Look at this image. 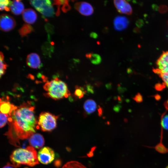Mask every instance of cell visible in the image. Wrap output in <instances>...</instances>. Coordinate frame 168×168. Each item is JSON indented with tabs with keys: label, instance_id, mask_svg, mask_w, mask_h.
<instances>
[{
	"label": "cell",
	"instance_id": "cell-1",
	"mask_svg": "<svg viewBox=\"0 0 168 168\" xmlns=\"http://www.w3.org/2000/svg\"><path fill=\"white\" fill-rule=\"evenodd\" d=\"M35 107L25 103L13 111L8 119L9 125L7 136L11 144L19 147V140L29 138L35 132L37 121L35 115Z\"/></svg>",
	"mask_w": 168,
	"mask_h": 168
},
{
	"label": "cell",
	"instance_id": "cell-2",
	"mask_svg": "<svg viewBox=\"0 0 168 168\" xmlns=\"http://www.w3.org/2000/svg\"><path fill=\"white\" fill-rule=\"evenodd\" d=\"M10 159L13 165L16 167L22 165L33 166L39 163L37 152L31 146L15 150L11 155Z\"/></svg>",
	"mask_w": 168,
	"mask_h": 168
},
{
	"label": "cell",
	"instance_id": "cell-3",
	"mask_svg": "<svg viewBox=\"0 0 168 168\" xmlns=\"http://www.w3.org/2000/svg\"><path fill=\"white\" fill-rule=\"evenodd\" d=\"M44 88L47 95L54 100L66 98L70 95L67 85L58 78L46 83Z\"/></svg>",
	"mask_w": 168,
	"mask_h": 168
},
{
	"label": "cell",
	"instance_id": "cell-4",
	"mask_svg": "<svg viewBox=\"0 0 168 168\" xmlns=\"http://www.w3.org/2000/svg\"><path fill=\"white\" fill-rule=\"evenodd\" d=\"M57 116L49 112H42L39 115L38 124L43 131H49L56 127Z\"/></svg>",
	"mask_w": 168,
	"mask_h": 168
},
{
	"label": "cell",
	"instance_id": "cell-5",
	"mask_svg": "<svg viewBox=\"0 0 168 168\" xmlns=\"http://www.w3.org/2000/svg\"><path fill=\"white\" fill-rule=\"evenodd\" d=\"M39 161L44 164L51 163L54 160L55 153L54 150L49 147L42 148L37 154Z\"/></svg>",
	"mask_w": 168,
	"mask_h": 168
},
{
	"label": "cell",
	"instance_id": "cell-6",
	"mask_svg": "<svg viewBox=\"0 0 168 168\" xmlns=\"http://www.w3.org/2000/svg\"><path fill=\"white\" fill-rule=\"evenodd\" d=\"M15 25V21L12 17L5 14L1 15L0 26L2 30L8 31L13 29Z\"/></svg>",
	"mask_w": 168,
	"mask_h": 168
},
{
	"label": "cell",
	"instance_id": "cell-7",
	"mask_svg": "<svg viewBox=\"0 0 168 168\" xmlns=\"http://www.w3.org/2000/svg\"><path fill=\"white\" fill-rule=\"evenodd\" d=\"M156 64L157 68L154 70V72H168V51L163 52L157 60Z\"/></svg>",
	"mask_w": 168,
	"mask_h": 168
},
{
	"label": "cell",
	"instance_id": "cell-8",
	"mask_svg": "<svg viewBox=\"0 0 168 168\" xmlns=\"http://www.w3.org/2000/svg\"><path fill=\"white\" fill-rule=\"evenodd\" d=\"M74 7L81 14L84 16L91 15L93 12L92 7L87 2H77L75 4Z\"/></svg>",
	"mask_w": 168,
	"mask_h": 168
},
{
	"label": "cell",
	"instance_id": "cell-9",
	"mask_svg": "<svg viewBox=\"0 0 168 168\" xmlns=\"http://www.w3.org/2000/svg\"><path fill=\"white\" fill-rule=\"evenodd\" d=\"M114 3L117 11L120 13L128 15L132 13V7L127 1L124 0L114 1Z\"/></svg>",
	"mask_w": 168,
	"mask_h": 168
},
{
	"label": "cell",
	"instance_id": "cell-10",
	"mask_svg": "<svg viewBox=\"0 0 168 168\" xmlns=\"http://www.w3.org/2000/svg\"><path fill=\"white\" fill-rule=\"evenodd\" d=\"M29 142L30 146L36 149L41 148L44 144L43 136L39 133H34L31 135L29 138Z\"/></svg>",
	"mask_w": 168,
	"mask_h": 168
},
{
	"label": "cell",
	"instance_id": "cell-11",
	"mask_svg": "<svg viewBox=\"0 0 168 168\" xmlns=\"http://www.w3.org/2000/svg\"><path fill=\"white\" fill-rule=\"evenodd\" d=\"M26 61L27 65L33 68H40L41 65L40 57L35 53H31L28 54L27 56Z\"/></svg>",
	"mask_w": 168,
	"mask_h": 168
},
{
	"label": "cell",
	"instance_id": "cell-12",
	"mask_svg": "<svg viewBox=\"0 0 168 168\" xmlns=\"http://www.w3.org/2000/svg\"><path fill=\"white\" fill-rule=\"evenodd\" d=\"M37 11L43 15L47 17L52 16L54 12L50 0H45Z\"/></svg>",
	"mask_w": 168,
	"mask_h": 168
},
{
	"label": "cell",
	"instance_id": "cell-13",
	"mask_svg": "<svg viewBox=\"0 0 168 168\" xmlns=\"http://www.w3.org/2000/svg\"><path fill=\"white\" fill-rule=\"evenodd\" d=\"M114 24L115 29L121 31L127 28L129 24V21L125 16H118L115 18Z\"/></svg>",
	"mask_w": 168,
	"mask_h": 168
},
{
	"label": "cell",
	"instance_id": "cell-14",
	"mask_svg": "<svg viewBox=\"0 0 168 168\" xmlns=\"http://www.w3.org/2000/svg\"><path fill=\"white\" fill-rule=\"evenodd\" d=\"M22 18L25 22L28 24L34 23L36 20L37 16L33 9L29 8L24 11L22 14Z\"/></svg>",
	"mask_w": 168,
	"mask_h": 168
},
{
	"label": "cell",
	"instance_id": "cell-15",
	"mask_svg": "<svg viewBox=\"0 0 168 168\" xmlns=\"http://www.w3.org/2000/svg\"><path fill=\"white\" fill-rule=\"evenodd\" d=\"M0 112L5 114L9 116L13 111L16 108L14 105L10 102L0 99Z\"/></svg>",
	"mask_w": 168,
	"mask_h": 168
},
{
	"label": "cell",
	"instance_id": "cell-16",
	"mask_svg": "<svg viewBox=\"0 0 168 168\" xmlns=\"http://www.w3.org/2000/svg\"><path fill=\"white\" fill-rule=\"evenodd\" d=\"M10 10L15 15H19L24 11V6L20 0H14L9 5Z\"/></svg>",
	"mask_w": 168,
	"mask_h": 168
},
{
	"label": "cell",
	"instance_id": "cell-17",
	"mask_svg": "<svg viewBox=\"0 0 168 168\" xmlns=\"http://www.w3.org/2000/svg\"><path fill=\"white\" fill-rule=\"evenodd\" d=\"M97 105L95 101L92 99H88L86 101L84 105L85 111L88 114H91L96 110Z\"/></svg>",
	"mask_w": 168,
	"mask_h": 168
},
{
	"label": "cell",
	"instance_id": "cell-18",
	"mask_svg": "<svg viewBox=\"0 0 168 168\" xmlns=\"http://www.w3.org/2000/svg\"><path fill=\"white\" fill-rule=\"evenodd\" d=\"M86 57L90 59L91 62L94 64H99L101 61L100 56L97 54L90 53L87 54Z\"/></svg>",
	"mask_w": 168,
	"mask_h": 168
},
{
	"label": "cell",
	"instance_id": "cell-19",
	"mask_svg": "<svg viewBox=\"0 0 168 168\" xmlns=\"http://www.w3.org/2000/svg\"><path fill=\"white\" fill-rule=\"evenodd\" d=\"M33 30V28L30 25L26 24L19 30V32L22 37H23L31 32Z\"/></svg>",
	"mask_w": 168,
	"mask_h": 168
},
{
	"label": "cell",
	"instance_id": "cell-20",
	"mask_svg": "<svg viewBox=\"0 0 168 168\" xmlns=\"http://www.w3.org/2000/svg\"><path fill=\"white\" fill-rule=\"evenodd\" d=\"M62 168H86L81 163L76 161H71L67 162Z\"/></svg>",
	"mask_w": 168,
	"mask_h": 168
},
{
	"label": "cell",
	"instance_id": "cell-21",
	"mask_svg": "<svg viewBox=\"0 0 168 168\" xmlns=\"http://www.w3.org/2000/svg\"><path fill=\"white\" fill-rule=\"evenodd\" d=\"M4 55L2 52L0 54V76L1 77L2 76L4 75L5 73L7 65L4 61Z\"/></svg>",
	"mask_w": 168,
	"mask_h": 168
},
{
	"label": "cell",
	"instance_id": "cell-22",
	"mask_svg": "<svg viewBox=\"0 0 168 168\" xmlns=\"http://www.w3.org/2000/svg\"><path fill=\"white\" fill-rule=\"evenodd\" d=\"M10 1L8 0H1L0 1V10H5L7 11L10 10L9 7H8L10 4Z\"/></svg>",
	"mask_w": 168,
	"mask_h": 168
},
{
	"label": "cell",
	"instance_id": "cell-23",
	"mask_svg": "<svg viewBox=\"0 0 168 168\" xmlns=\"http://www.w3.org/2000/svg\"><path fill=\"white\" fill-rule=\"evenodd\" d=\"M0 124L1 128L3 127L8 122V119L9 117L8 115L3 114L0 112Z\"/></svg>",
	"mask_w": 168,
	"mask_h": 168
},
{
	"label": "cell",
	"instance_id": "cell-24",
	"mask_svg": "<svg viewBox=\"0 0 168 168\" xmlns=\"http://www.w3.org/2000/svg\"><path fill=\"white\" fill-rule=\"evenodd\" d=\"M159 75L163 81L164 85L168 87V72L166 73L156 72Z\"/></svg>",
	"mask_w": 168,
	"mask_h": 168
},
{
	"label": "cell",
	"instance_id": "cell-25",
	"mask_svg": "<svg viewBox=\"0 0 168 168\" xmlns=\"http://www.w3.org/2000/svg\"><path fill=\"white\" fill-rule=\"evenodd\" d=\"M84 92L83 90L80 87L77 86L76 87L74 95L79 99L82 98L84 96Z\"/></svg>",
	"mask_w": 168,
	"mask_h": 168
},
{
	"label": "cell",
	"instance_id": "cell-26",
	"mask_svg": "<svg viewBox=\"0 0 168 168\" xmlns=\"http://www.w3.org/2000/svg\"><path fill=\"white\" fill-rule=\"evenodd\" d=\"M161 128L168 130V115L163 118L161 122Z\"/></svg>",
	"mask_w": 168,
	"mask_h": 168
},
{
	"label": "cell",
	"instance_id": "cell-27",
	"mask_svg": "<svg viewBox=\"0 0 168 168\" xmlns=\"http://www.w3.org/2000/svg\"><path fill=\"white\" fill-rule=\"evenodd\" d=\"M68 0H66L62 7V9L64 12H66L71 9V7L68 4Z\"/></svg>",
	"mask_w": 168,
	"mask_h": 168
},
{
	"label": "cell",
	"instance_id": "cell-28",
	"mask_svg": "<svg viewBox=\"0 0 168 168\" xmlns=\"http://www.w3.org/2000/svg\"><path fill=\"white\" fill-rule=\"evenodd\" d=\"M2 168H17V167L13 165L8 163L7 165L4 166Z\"/></svg>",
	"mask_w": 168,
	"mask_h": 168
},
{
	"label": "cell",
	"instance_id": "cell-29",
	"mask_svg": "<svg viewBox=\"0 0 168 168\" xmlns=\"http://www.w3.org/2000/svg\"><path fill=\"white\" fill-rule=\"evenodd\" d=\"M90 36L92 38L96 39L98 35L96 33L94 32H92L90 34Z\"/></svg>",
	"mask_w": 168,
	"mask_h": 168
},
{
	"label": "cell",
	"instance_id": "cell-30",
	"mask_svg": "<svg viewBox=\"0 0 168 168\" xmlns=\"http://www.w3.org/2000/svg\"><path fill=\"white\" fill-rule=\"evenodd\" d=\"M98 113L99 116H100L102 114V110L101 108L100 107H99V108L98 109Z\"/></svg>",
	"mask_w": 168,
	"mask_h": 168
},
{
	"label": "cell",
	"instance_id": "cell-31",
	"mask_svg": "<svg viewBox=\"0 0 168 168\" xmlns=\"http://www.w3.org/2000/svg\"><path fill=\"white\" fill-rule=\"evenodd\" d=\"M165 106L166 109L168 110V99L165 104Z\"/></svg>",
	"mask_w": 168,
	"mask_h": 168
},
{
	"label": "cell",
	"instance_id": "cell-32",
	"mask_svg": "<svg viewBox=\"0 0 168 168\" xmlns=\"http://www.w3.org/2000/svg\"><path fill=\"white\" fill-rule=\"evenodd\" d=\"M165 168H168V165Z\"/></svg>",
	"mask_w": 168,
	"mask_h": 168
}]
</instances>
